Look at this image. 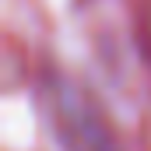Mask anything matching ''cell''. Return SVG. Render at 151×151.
<instances>
[{
    "mask_svg": "<svg viewBox=\"0 0 151 151\" xmlns=\"http://www.w3.org/2000/svg\"><path fill=\"white\" fill-rule=\"evenodd\" d=\"M46 119L60 151H123L106 109L95 95L63 70L46 77Z\"/></svg>",
    "mask_w": 151,
    "mask_h": 151,
    "instance_id": "obj_1",
    "label": "cell"
}]
</instances>
